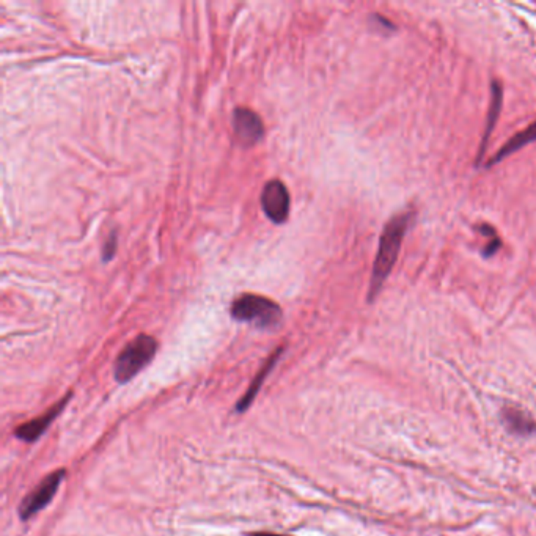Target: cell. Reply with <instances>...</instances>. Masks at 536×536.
<instances>
[{
	"label": "cell",
	"instance_id": "10",
	"mask_svg": "<svg viewBox=\"0 0 536 536\" xmlns=\"http://www.w3.org/2000/svg\"><path fill=\"white\" fill-rule=\"evenodd\" d=\"M280 354H282V349H278V351L274 352L271 357H269V360H267V364L263 366V368H261V371L258 373L257 378L253 379V382L251 384V387H248V390L246 392V395L242 396V400L238 404H236V410H238V412H244V410H247V408L253 403L255 395L258 394L261 384H263L266 376L269 375V371L272 370V366L276 365V362H277L278 357H280Z\"/></svg>",
	"mask_w": 536,
	"mask_h": 536
},
{
	"label": "cell",
	"instance_id": "3",
	"mask_svg": "<svg viewBox=\"0 0 536 536\" xmlns=\"http://www.w3.org/2000/svg\"><path fill=\"white\" fill-rule=\"evenodd\" d=\"M158 351V341L153 336L142 334L124 346L120 355L117 357L114 366V375L117 382H129L134 376L151 362Z\"/></svg>",
	"mask_w": 536,
	"mask_h": 536
},
{
	"label": "cell",
	"instance_id": "13",
	"mask_svg": "<svg viewBox=\"0 0 536 536\" xmlns=\"http://www.w3.org/2000/svg\"><path fill=\"white\" fill-rule=\"evenodd\" d=\"M247 536H286V535H276V533H269V532H255V533H248Z\"/></svg>",
	"mask_w": 536,
	"mask_h": 536
},
{
	"label": "cell",
	"instance_id": "12",
	"mask_svg": "<svg viewBox=\"0 0 536 536\" xmlns=\"http://www.w3.org/2000/svg\"><path fill=\"white\" fill-rule=\"evenodd\" d=\"M117 244H118V239H117V233L114 232L110 233V236L107 238V241L104 242V247H103V261H105V263L115 257Z\"/></svg>",
	"mask_w": 536,
	"mask_h": 536
},
{
	"label": "cell",
	"instance_id": "11",
	"mask_svg": "<svg viewBox=\"0 0 536 536\" xmlns=\"http://www.w3.org/2000/svg\"><path fill=\"white\" fill-rule=\"evenodd\" d=\"M505 420H507L509 428L514 429L517 433H532L535 429L532 420H527L522 412H517V410H513V409L507 410V417H505Z\"/></svg>",
	"mask_w": 536,
	"mask_h": 536
},
{
	"label": "cell",
	"instance_id": "7",
	"mask_svg": "<svg viewBox=\"0 0 536 536\" xmlns=\"http://www.w3.org/2000/svg\"><path fill=\"white\" fill-rule=\"evenodd\" d=\"M70 398H71V395H66L65 400H61L60 403L55 404V406H52L45 415L38 417V419H34L32 422H29V423H24V425H21L20 428L16 429V433H15L16 438L24 440V442H35L36 439L41 438V434L45 433L49 426H51V423L57 419L61 410L65 409L68 401H70Z\"/></svg>",
	"mask_w": 536,
	"mask_h": 536
},
{
	"label": "cell",
	"instance_id": "1",
	"mask_svg": "<svg viewBox=\"0 0 536 536\" xmlns=\"http://www.w3.org/2000/svg\"><path fill=\"white\" fill-rule=\"evenodd\" d=\"M410 219H412V213L404 211V213L395 214L385 223L381 234V241H379L375 266H373L371 272L368 301H373V299L379 295L384 282L387 280L392 269H394L398 253H400L403 244L404 234H406L409 228Z\"/></svg>",
	"mask_w": 536,
	"mask_h": 536
},
{
	"label": "cell",
	"instance_id": "9",
	"mask_svg": "<svg viewBox=\"0 0 536 536\" xmlns=\"http://www.w3.org/2000/svg\"><path fill=\"white\" fill-rule=\"evenodd\" d=\"M500 107H502V87L498 82H492V89H491V104H489V114H488V120H486V131L483 134V142L482 147H479V159L484 154L486 145H488V139L494 129L496 123L498 120V114H500Z\"/></svg>",
	"mask_w": 536,
	"mask_h": 536
},
{
	"label": "cell",
	"instance_id": "8",
	"mask_svg": "<svg viewBox=\"0 0 536 536\" xmlns=\"http://www.w3.org/2000/svg\"><path fill=\"white\" fill-rule=\"evenodd\" d=\"M535 140H536V121L530 124L527 129H523L522 133L511 137V139L500 148V151H498L494 158L489 161V165L497 164L498 161H502L503 158H507V156L516 153L517 149H521L522 147H526Z\"/></svg>",
	"mask_w": 536,
	"mask_h": 536
},
{
	"label": "cell",
	"instance_id": "5",
	"mask_svg": "<svg viewBox=\"0 0 536 536\" xmlns=\"http://www.w3.org/2000/svg\"><path fill=\"white\" fill-rule=\"evenodd\" d=\"M261 207L267 219L274 223H285L290 216V194L280 179L267 181L261 192Z\"/></svg>",
	"mask_w": 536,
	"mask_h": 536
},
{
	"label": "cell",
	"instance_id": "6",
	"mask_svg": "<svg viewBox=\"0 0 536 536\" xmlns=\"http://www.w3.org/2000/svg\"><path fill=\"white\" fill-rule=\"evenodd\" d=\"M233 131L242 147H253L263 139L265 126L260 115L247 107H238L233 112Z\"/></svg>",
	"mask_w": 536,
	"mask_h": 536
},
{
	"label": "cell",
	"instance_id": "2",
	"mask_svg": "<svg viewBox=\"0 0 536 536\" xmlns=\"http://www.w3.org/2000/svg\"><path fill=\"white\" fill-rule=\"evenodd\" d=\"M233 320L251 322L260 329H276L282 322V308L271 299L258 295H242L232 305Z\"/></svg>",
	"mask_w": 536,
	"mask_h": 536
},
{
	"label": "cell",
	"instance_id": "4",
	"mask_svg": "<svg viewBox=\"0 0 536 536\" xmlns=\"http://www.w3.org/2000/svg\"><path fill=\"white\" fill-rule=\"evenodd\" d=\"M66 470L60 469L52 472L51 475H47L43 482L40 483L38 488H36L32 494H29L26 498H24L22 503L20 505V516L22 521H27L30 517L35 516L38 511L49 505V502L52 500L55 492L59 491L61 479L65 478Z\"/></svg>",
	"mask_w": 536,
	"mask_h": 536
}]
</instances>
